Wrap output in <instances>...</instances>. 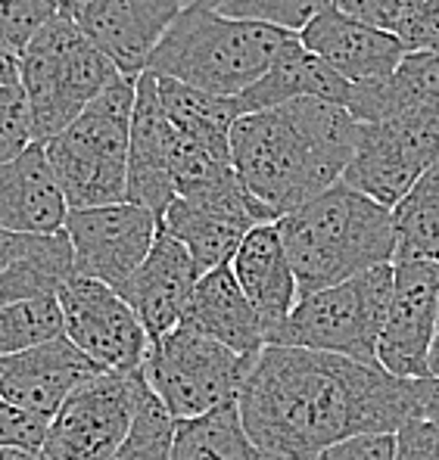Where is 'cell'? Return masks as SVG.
Listing matches in <instances>:
<instances>
[{"label":"cell","mask_w":439,"mask_h":460,"mask_svg":"<svg viewBox=\"0 0 439 460\" xmlns=\"http://www.w3.org/2000/svg\"><path fill=\"white\" fill-rule=\"evenodd\" d=\"M237 411L268 460H312L359 436L399 432L421 417V380L330 351L265 345L253 361Z\"/></svg>","instance_id":"6da1fadb"},{"label":"cell","mask_w":439,"mask_h":460,"mask_svg":"<svg viewBox=\"0 0 439 460\" xmlns=\"http://www.w3.org/2000/svg\"><path fill=\"white\" fill-rule=\"evenodd\" d=\"M359 128L346 106L321 100L249 112L231 131L237 178L281 221L340 184L355 153Z\"/></svg>","instance_id":"7a4b0ae2"},{"label":"cell","mask_w":439,"mask_h":460,"mask_svg":"<svg viewBox=\"0 0 439 460\" xmlns=\"http://www.w3.org/2000/svg\"><path fill=\"white\" fill-rule=\"evenodd\" d=\"M290 265L302 296L346 283L371 268L396 265V215L349 184L327 193L278 221Z\"/></svg>","instance_id":"3957f363"},{"label":"cell","mask_w":439,"mask_h":460,"mask_svg":"<svg viewBox=\"0 0 439 460\" xmlns=\"http://www.w3.org/2000/svg\"><path fill=\"white\" fill-rule=\"evenodd\" d=\"M296 38L293 31L225 16L212 6H184L153 50L147 72L215 97H240L268 75Z\"/></svg>","instance_id":"277c9868"},{"label":"cell","mask_w":439,"mask_h":460,"mask_svg":"<svg viewBox=\"0 0 439 460\" xmlns=\"http://www.w3.org/2000/svg\"><path fill=\"white\" fill-rule=\"evenodd\" d=\"M134 103L138 78H119L63 134L44 144L72 212L128 202Z\"/></svg>","instance_id":"5b68a950"},{"label":"cell","mask_w":439,"mask_h":460,"mask_svg":"<svg viewBox=\"0 0 439 460\" xmlns=\"http://www.w3.org/2000/svg\"><path fill=\"white\" fill-rule=\"evenodd\" d=\"M119 78L125 75L78 29L76 19L57 13L19 50V84L29 100L35 144L63 134Z\"/></svg>","instance_id":"8992f818"},{"label":"cell","mask_w":439,"mask_h":460,"mask_svg":"<svg viewBox=\"0 0 439 460\" xmlns=\"http://www.w3.org/2000/svg\"><path fill=\"white\" fill-rule=\"evenodd\" d=\"M393 280L396 265H381L321 293L302 296L293 314L268 336V345L330 351L362 364H377Z\"/></svg>","instance_id":"52a82bcc"},{"label":"cell","mask_w":439,"mask_h":460,"mask_svg":"<svg viewBox=\"0 0 439 460\" xmlns=\"http://www.w3.org/2000/svg\"><path fill=\"white\" fill-rule=\"evenodd\" d=\"M253 361L197 330L178 327L150 345L144 376L172 420L184 423L237 404Z\"/></svg>","instance_id":"ba28073f"},{"label":"cell","mask_w":439,"mask_h":460,"mask_svg":"<svg viewBox=\"0 0 439 460\" xmlns=\"http://www.w3.org/2000/svg\"><path fill=\"white\" fill-rule=\"evenodd\" d=\"M63 330L100 374H138L150 355V333L119 289L91 277H69L57 293Z\"/></svg>","instance_id":"9c48e42d"},{"label":"cell","mask_w":439,"mask_h":460,"mask_svg":"<svg viewBox=\"0 0 439 460\" xmlns=\"http://www.w3.org/2000/svg\"><path fill=\"white\" fill-rule=\"evenodd\" d=\"M144 370L97 374L87 380L47 426V460H112L138 414Z\"/></svg>","instance_id":"30bf717a"},{"label":"cell","mask_w":439,"mask_h":460,"mask_svg":"<svg viewBox=\"0 0 439 460\" xmlns=\"http://www.w3.org/2000/svg\"><path fill=\"white\" fill-rule=\"evenodd\" d=\"M272 221L274 215L243 187V181L231 178L212 190L175 199L162 215V230L193 255L200 274H209L231 265L249 230Z\"/></svg>","instance_id":"8fae6325"},{"label":"cell","mask_w":439,"mask_h":460,"mask_svg":"<svg viewBox=\"0 0 439 460\" xmlns=\"http://www.w3.org/2000/svg\"><path fill=\"white\" fill-rule=\"evenodd\" d=\"M159 230V215L138 202L72 212L66 221V236L76 255V274L121 289L147 261Z\"/></svg>","instance_id":"7c38bea8"},{"label":"cell","mask_w":439,"mask_h":460,"mask_svg":"<svg viewBox=\"0 0 439 460\" xmlns=\"http://www.w3.org/2000/svg\"><path fill=\"white\" fill-rule=\"evenodd\" d=\"M439 323V261H396L393 299L377 364L399 380H430V345Z\"/></svg>","instance_id":"4fadbf2b"},{"label":"cell","mask_w":439,"mask_h":460,"mask_svg":"<svg viewBox=\"0 0 439 460\" xmlns=\"http://www.w3.org/2000/svg\"><path fill=\"white\" fill-rule=\"evenodd\" d=\"M181 13L184 0H91L76 22L121 75L140 78Z\"/></svg>","instance_id":"5bb4252c"},{"label":"cell","mask_w":439,"mask_h":460,"mask_svg":"<svg viewBox=\"0 0 439 460\" xmlns=\"http://www.w3.org/2000/svg\"><path fill=\"white\" fill-rule=\"evenodd\" d=\"M200 277L202 274L193 255L172 234L159 230L147 261L128 277L119 293L140 317L150 340L157 342L184 323Z\"/></svg>","instance_id":"9a60e30c"},{"label":"cell","mask_w":439,"mask_h":460,"mask_svg":"<svg viewBox=\"0 0 439 460\" xmlns=\"http://www.w3.org/2000/svg\"><path fill=\"white\" fill-rule=\"evenodd\" d=\"M100 370L66 336L50 340L22 355L0 358V398L16 408L53 420L72 395Z\"/></svg>","instance_id":"2e32d148"},{"label":"cell","mask_w":439,"mask_h":460,"mask_svg":"<svg viewBox=\"0 0 439 460\" xmlns=\"http://www.w3.org/2000/svg\"><path fill=\"white\" fill-rule=\"evenodd\" d=\"M300 40L306 50L321 57L349 84H371V81L390 78L399 69L402 59L408 57V47L393 31L359 22V19L340 13L336 6L312 19L300 31Z\"/></svg>","instance_id":"e0dca14e"},{"label":"cell","mask_w":439,"mask_h":460,"mask_svg":"<svg viewBox=\"0 0 439 460\" xmlns=\"http://www.w3.org/2000/svg\"><path fill=\"white\" fill-rule=\"evenodd\" d=\"M178 131L172 128L159 100V84L153 72L138 78V103L131 121V162H128V202L147 206L162 215L175 202L172 155Z\"/></svg>","instance_id":"ac0fdd59"},{"label":"cell","mask_w":439,"mask_h":460,"mask_svg":"<svg viewBox=\"0 0 439 460\" xmlns=\"http://www.w3.org/2000/svg\"><path fill=\"white\" fill-rule=\"evenodd\" d=\"M72 208L57 184L44 144L0 165V230L31 236L63 234Z\"/></svg>","instance_id":"d6986e66"},{"label":"cell","mask_w":439,"mask_h":460,"mask_svg":"<svg viewBox=\"0 0 439 460\" xmlns=\"http://www.w3.org/2000/svg\"><path fill=\"white\" fill-rule=\"evenodd\" d=\"M231 270L246 299L259 311L265 333L272 336L300 302V283H296L287 246L281 240L278 221L249 230V236L234 255Z\"/></svg>","instance_id":"ffe728a7"},{"label":"cell","mask_w":439,"mask_h":460,"mask_svg":"<svg viewBox=\"0 0 439 460\" xmlns=\"http://www.w3.org/2000/svg\"><path fill=\"white\" fill-rule=\"evenodd\" d=\"M181 327L197 330L243 358H259L268 345L265 323L240 289L231 265L200 277L197 293H193Z\"/></svg>","instance_id":"44dd1931"},{"label":"cell","mask_w":439,"mask_h":460,"mask_svg":"<svg viewBox=\"0 0 439 460\" xmlns=\"http://www.w3.org/2000/svg\"><path fill=\"white\" fill-rule=\"evenodd\" d=\"M353 97V84L340 78L321 57L302 47L296 38L287 50L281 53L278 63L268 69V75L253 84L246 93H240V110L249 112H265L283 103H296V100H321V103L349 106Z\"/></svg>","instance_id":"7402d4cb"},{"label":"cell","mask_w":439,"mask_h":460,"mask_svg":"<svg viewBox=\"0 0 439 460\" xmlns=\"http://www.w3.org/2000/svg\"><path fill=\"white\" fill-rule=\"evenodd\" d=\"M346 110L362 125L408 112H439V53H408L390 78L353 84Z\"/></svg>","instance_id":"603a6c76"},{"label":"cell","mask_w":439,"mask_h":460,"mask_svg":"<svg viewBox=\"0 0 439 460\" xmlns=\"http://www.w3.org/2000/svg\"><path fill=\"white\" fill-rule=\"evenodd\" d=\"M159 100L172 128L181 137L215 153L231 155V131L243 119L237 97H215V93L187 87L172 78H157Z\"/></svg>","instance_id":"cb8c5ba5"},{"label":"cell","mask_w":439,"mask_h":460,"mask_svg":"<svg viewBox=\"0 0 439 460\" xmlns=\"http://www.w3.org/2000/svg\"><path fill=\"white\" fill-rule=\"evenodd\" d=\"M172 460H268L246 436L237 404L175 429Z\"/></svg>","instance_id":"d4e9b609"},{"label":"cell","mask_w":439,"mask_h":460,"mask_svg":"<svg viewBox=\"0 0 439 460\" xmlns=\"http://www.w3.org/2000/svg\"><path fill=\"white\" fill-rule=\"evenodd\" d=\"M396 215V261H439V162L415 184Z\"/></svg>","instance_id":"484cf974"},{"label":"cell","mask_w":439,"mask_h":460,"mask_svg":"<svg viewBox=\"0 0 439 460\" xmlns=\"http://www.w3.org/2000/svg\"><path fill=\"white\" fill-rule=\"evenodd\" d=\"M59 336H66V330L57 296H40L0 308V358L22 355Z\"/></svg>","instance_id":"4316f807"},{"label":"cell","mask_w":439,"mask_h":460,"mask_svg":"<svg viewBox=\"0 0 439 460\" xmlns=\"http://www.w3.org/2000/svg\"><path fill=\"white\" fill-rule=\"evenodd\" d=\"M175 429H178V423L162 408V402L153 395L150 383L144 376L131 432L121 442V448L112 455V460H172Z\"/></svg>","instance_id":"83f0119b"},{"label":"cell","mask_w":439,"mask_h":460,"mask_svg":"<svg viewBox=\"0 0 439 460\" xmlns=\"http://www.w3.org/2000/svg\"><path fill=\"white\" fill-rule=\"evenodd\" d=\"M330 6H334V0H225L219 10L225 16L265 22L274 25V29L300 35L312 19H318Z\"/></svg>","instance_id":"f1b7e54d"},{"label":"cell","mask_w":439,"mask_h":460,"mask_svg":"<svg viewBox=\"0 0 439 460\" xmlns=\"http://www.w3.org/2000/svg\"><path fill=\"white\" fill-rule=\"evenodd\" d=\"M35 144V125H31L29 100L22 84H10L0 91V165L19 159Z\"/></svg>","instance_id":"f546056e"},{"label":"cell","mask_w":439,"mask_h":460,"mask_svg":"<svg viewBox=\"0 0 439 460\" xmlns=\"http://www.w3.org/2000/svg\"><path fill=\"white\" fill-rule=\"evenodd\" d=\"M53 16L50 0H0V38L22 50Z\"/></svg>","instance_id":"4dcf8cb0"},{"label":"cell","mask_w":439,"mask_h":460,"mask_svg":"<svg viewBox=\"0 0 439 460\" xmlns=\"http://www.w3.org/2000/svg\"><path fill=\"white\" fill-rule=\"evenodd\" d=\"M393 35L408 53H439V0H411Z\"/></svg>","instance_id":"1f68e13d"},{"label":"cell","mask_w":439,"mask_h":460,"mask_svg":"<svg viewBox=\"0 0 439 460\" xmlns=\"http://www.w3.org/2000/svg\"><path fill=\"white\" fill-rule=\"evenodd\" d=\"M47 426L50 420L29 411L16 408L13 402L0 398V448H31L40 451L47 438Z\"/></svg>","instance_id":"d6a6232c"},{"label":"cell","mask_w":439,"mask_h":460,"mask_svg":"<svg viewBox=\"0 0 439 460\" xmlns=\"http://www.w3.org/2000/svg\"><path fill=\"white\" fill-rule=\"evenodd\" d=\"M396 460H439V426L411 417L396 432Z\"/></svg>","instance_id":"836d02e7"},{"label":"cell","mask_w":439,"mask_h":460,"mask_svg":"<svg viewBox=\"0 0 439 460\" xmlns=\"http://www.w3.org/2000/svg\"><path fill=\"white\" fill-rule=\"evenodd\" d=\"M312 460H396V436L383 432V436H359L340 442L334 448L321 451Z\"/></svg>","instance_id":"e575fe53"},{"label":"cell","mask_w":439,"mask_h":460,"mask_svg":"<svg viewBox=\"0 0 439 460\" xmlns=\"http://www.w3.org/2000/svg\"><path fill=\"white\" fill-rule=\"evenodd\" d=\"M47 243H50V236H31V234H10V230H0V274L10 270L13 265H19V261L38 255Z\"/></svg>","instance_id":"d590c367"},{"label":"cell","mask_w":439,"mask_h":460,"mask_svg":"<svg viewBox=\"0 0 439 460\" xmlns=\"http://www.w3.org/2000/svg\"><path fill=\"white\" fill-rule=\"evenodd\" d=\"M10 84H19V50L0 38V91Z\"/></svg>","instance_id":"8d00e7d4"},{"label":"cell","mask_w":439,"mask_h":460,"mask_svg":"<svg viewBox=\"0 0 439 460\" xmlns=\"http://www.w3.org/2000/svg\"><path fill=\"white\" fill-rule=\"evenodd\" d=\"M421 417L439 426V380H421Z\"/></svg>","instance_id":"74e56055"},{"label":"cell","mask_w":439,"mask_h":460,"mask_svg":"<svg viewBox=\"0 0 439 460\" xmlns=\"http://www.w3.org/2000/svg\"><path fill=\"white\" fill-rule=\"evenodd\" d=\"M87 4H91V0H50L53 10H57L59 16H69V19H76Z\"/></svg>","instance_id":"f35d334b"},{"label":"cell","mask_w":439,"mask_h":460,"mask_svg":"<svg viewBox=\"0 0 439 460\" xmlns=\"http://www.w3.org/2000/svg\"><path fill=\"white\" fill-rule=\"evenodd\" d=\"M0 460H47L44 451L31 448H0Z\"/></svg>","instance_id":"ab89813d"},{"label":"cell","mask_w":439,"mask_h":460,"mask_svg":"<svg viewBox=\"0 0 439 460\" xmlns=\"http://www.w3.org/2000/svg\"><path fill=\"white\" fill-rule=\"evenodd\" d=\"M430 380H439V323H436L434 345H430Z\"/></svg>","instance_id":"60d3db41"},{"label":"cell","mask_w":439,"mask_h":460,"mask_svg":"<svg viewBox=\"0 0 439 460\" xmlns=\"http://www.w3.org/2000/svg\"><path fill=\"white\" fill-rule=\"evenodd\" d=\"M221 4L225 0H184V6H212V10H219Z\"/></svg>","instance_id":"b9f144b4"}]
</instances>
